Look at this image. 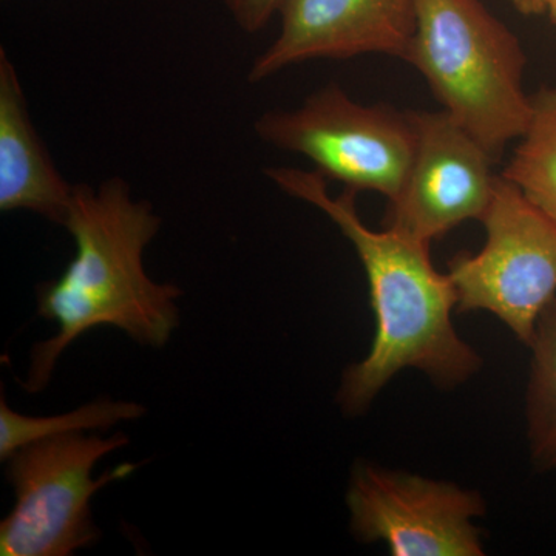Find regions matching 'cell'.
I'll return each instance as SVG.
<instances>
[{
	"label": "cell",
	"instance_id": "14",
	"mask_svg": "<svg viewBox=\"0 0 556 556\" xmlns=\"http://www.w3.org/2000/svg\"><path fill=\"white\" fill-rule=\"evenodd\" d=\"M241 31L258 33L280 10L283 0H223Z\"/></svg>",
	"mask_w": 556,
	"mask_h": 556
},
{
	"label": "cell",
	"instance_id": "10",
	"mask_svg": "<svg viewBox=\"0 0 556 556\" xmlns=\"http://www.w3.org/2000/svg\"><path fill=\"white\" fill-rule=\"evenodd\" d=\"M73 192L33 124L16 67L0 50V211H30L64 226Z\"/></svg>",
	"mask_w": 556,
	"mask_h": 556
},
{
	"label": "cell",
	"instance_id": "13",
	"mask_svg": "<svg viewBox=\"0 0 556 556\" xmlns=\"http://www.w3.org/2000/svg\"><path fill=\"white\" fill-rule=\"evenodd\" d=\"M146 409L137 402L101 399L58 416H25L0 402V459H7L17 450L42 439L61 434L108 430L116 424L139 419Z\"/></svg>",
	"mask_w": 556,
	"mask_h": 556
},
{
	"label": "cell",
	"instance_id": "1",
	"mask_svg": "<svg viewBox=\"0 0 556 556\" xmlns=\"http://www.w3.org/2000/svg\"><path fill=\"white\" fill-rule=\"evenodd\" d=\"M266 177L294 199L320 208L348 241L367 274L376 332L364 361L343 372L338 402L350 416L367 412L402 369H419L438 387L466 382L481 357L453 325L456 295L447 274L430 258V244L394 228H368L358 215L356 190L328 192L317 170L269 167Z\"/></svg>",
	"mask_w": 556,
	"mask_h": 556
},
{
	"label": "cell",
	"instance_id": "15",
	"mask_svg": "<svg viewBox=\"0 0 556 556\" xmlns=\"http://www.w3.org/2000/svg\"><path fill=\"white\" fill-rule=\"evenodd\" d=\"M511 2L525 16H540L546 13V0H511Z\"/></svg>",
	"mask_w": 556,
	"mask_h": 556
},
{
	"label": "cell",
	"instance_id": "3",
	"mask_svg": "<svg viewBox=\"0 0 556 556\" xmlns=\"http://www.w3.org/2000/svg\"><path fill=\"white\" fill-rule=\"evenodd\" d=\"M405 61L495 159L526 134L533 113L522 83L526 51L482 0H417Z\"/></svg>",
	"mask_w": 556,
	"mask_h": 556
},
{
	"label": "cell",
	"instance_id": "8",
	"mask_svg": "<svg viewBox=\"0 0 556 556\" xmlns=\"http://www.w3.org/2000/svg\"><path fill=\"white\" fill-rule=\"evenodd\" d=\"M409 116L415 155L401 192L388 201L386 226L431 244L468 219L481 222L500 175L495 156L445 110Z\"/></svg>",
	"mask_w": 556,
	"mask_h": 556
},
{
	"label": "cell",
	"instance_id": "4",
	"mask_svg": "<svg viewBox=\"0 0 556 556\" xmlns=\"http://www.w3.org/2000/svg\"><path fill=\"white\" fill-rule=\"evenodd\" d=\"M123 433H70L33 442L7 457L13 510L0 525L2 556H70L100 538L90 503L112 482L130 477L137 464H121L93 478V468L126 447Z\"/></svg>",
	"mask_w": 556,
	"mask_h": 556
},
{
	"label": "cell",
	"instance_id": "12",
	"mask_svg": "<svg viewBox=\"0 0 556 556\" xmlns=\"http://www.w3.org/2000/svg\"><path fill=\"white\" fill-rule=\"evenodd\" d=\"M527 383V437L533 463L556 470V300L536 325Z\"/></svg>",
	"mask_w": 556,
	"mask_h": 556
},
{
	"label": "cell",
	"instance_id": "5",
	"mask_svg": "<svg viewBox=\"0 0 556 556\" xmlns=\"http://www.w3.org/2000/svg\"><path fill=\"white\" fill-rule=\"evenodd\" d=\"M266 144L305 156L348 189L396 199L416 148L409 112L361 104L338 84L314 91L298 109L270 110L254 124Z\"/></svg>",
	"mask_w": 556,
	"mask_h": 556
},
{
	"label": "cell",
	"instance_id": "11",
	"mask_svg": "<svg viewBox=\"0 0 556 556\" xmlns=\"http://www.w3.org/2000/svg\"><path fill=\"white\" fill-rule=\"evenodd\" d=\"M532 100V119L501 175L556 223V89Z\"/></svg>",
	"mask_w": 556,
	"mask_h": 556
},
{
	"label": "cell",
	"instance_id": "9",
	"mask_svg": "<svg viewBox=\"0 0 556 556\" xmlns=\"http://www.w3.org/2000/svg\"><path fill=\"white\" fill-rule=\"evenodd\" d=\"M280 31L249 70L252 84L314 60L387 54L407 60L417 0H283Z\"/></svg>",
	"mask_w": 556,
	"mask_h": 556
},
{
	"label": "cell",
	"instance_id": "16",
	"mask_svg": "<svg viewBox=\"0 0 556 556\" xmlns=\"http://www.w3.org/2000/svg\"><path fill=\"white\" fill-rule=\"evenodd\" d=\"M546 13H548L556 27V0H546Z\"/></svg>",
	"mask_w": 556,
	"mask_h": 556
},
{
	"label": "cell",
	"instance_id": "6",
	"mask_svg": "<svg viewBox=\"0 0 556 556\" xmlns=\"http://www.w3.org/2000/svg\"><path fill=\"white\" fill-rule=\"evenodd\" d=\"M481 222V251L448 263L456 311H486L529 346L556 300V223L503 175Z\"/></svg>",
	"mask_w": 556,
	"mask_h": 556
},
{
	"label": "cell",
	"instance_id": "2",
	"mask_svg": "<svg viewBox=\"0 0 556 556\" xmlns=\"http://www.w3.org/2000/svg\"><path fill=\"white\" fill-rule=\"evenodd\" d=\"M64 228L75 240V257L39 289V316L54 321L58 332L33 348L22 382L28 393L46 390L62 353L91 329L118 328L141 345L160 348L178 327L181 289L156 283L144 266L161 218L124 179L75 186Z\"/></svg>",
	"mask_w": 556,
	"mask_h": 556
},
{
	"label": "cell",
	"instance_id": "7",
	"mask_svg": "<svg viewBox=\"0 0 556 556\" xmlns=\"http://www.w3.org/2000/svg\"><path fill=\"white\" fill-rule=\"evenodd\" d=\"M351 532L394 556H481L485 511L477 490L357 463L346 492Z\"/></svg>",
	"mask_w": 556,
	"mask_h": 556
}]
</instances>
